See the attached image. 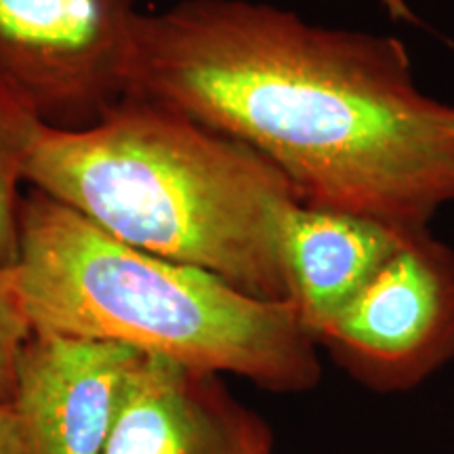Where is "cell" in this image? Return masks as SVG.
I'll use <instances>...</instances> for the list:
<instances>
[{
  "instance_id": "7a4b0ae2",
  "label": "cell",
  "mask_w": 454,
  "mask_h": 454,
  "mask_svg": "<svg viewBox=\"0 0 454 454\" xmlns=\"http://www.w3.org/2000/svg\"><path fill=\"white\" fill-rule=\"evenodd\" d=\"M26 184L129 247L288 301L293 185L251 147L167 106L127 95L93 127H44Z\"/></svg>"
},
{
  "instance_id": "277c9868",
  "label": "cell",
  "mask_w": 454,
  "mask_h": 454,
  "mask_svg": "<svg viewBox=\"0 0 454 454\" xmlns=\"http://www.w3.org/2000/svg\"><path fill=\"white\" fill-rule=\"evenodd\" d=\"M135 0H0V78L44 127H93L129 95Z\"/></svg>"
},
{
  "instance_id": "52a82bcc",
  "label": "cell",
  "mask_w": 454,
  "mask_h": 454,
  "mask_svg": "<svg viewBox=\"0 0 454 454\" xmlns=\"http://www.w3.org/2000/svg\"><path fill=\"white\" fill-rule=\"evenodd\" d=\"M139 351L107 340L32 333L11 404L30 454H104Z\"/></svg>"
},
{
  "instance_id": "3957f363",
  "label": "cell",
  "mask_w": 454,
  "mask_h": 454,
  "mask_svg": "<svg viewBox=\"0 0 454 454\" xmlns=\"http://www.w3.org/2000/svg\"><path fill=\"white\" fill-rule=\"evenodd\" d=\"M17 288L34 333L107 340L274 394L322 381L320 348L293 301L129 247L43 192L20 211Z\"/></svg>"
},
{
  "instance_id": "8992f818",
  "label": "cell",
  "mask_w": 454,
  "mask_h": 454,
  "mask_svg": "<svg viewBox=\"0 0 454 454\" xmlns=\"http://www.w3.org/2000/svg\"><path fill=\"white\" fill-rule=\"evenodd\" d=\"M104 454H276V440L221 374L139 354Z\"/></svg>"
},
{
  "instance_id": "6da1fadb",
  "label": "cell",
  "mask_w": 454,
  "mask_h": 454,
  "mask_svg": "<svg viewBox=\"0 0 454 454\" xmlns=\"http://www.w3.org/2000/svg\"><path fill=\"white\" fill-rule=\"evenodd\" d=\"M129 95L251 147L305 208L414 234L454 204V106L419 87L400 38L181 0L139 13Z\"/></svg>"
},
{
  "instance_id": "9c48e42d",
  "label": "cell",
  "mask_w": 454,
  "mask_h": 454,
  "mask_svg": "<svg viewBox=\"0 0 454 454\" xmlns=\"http://www.w3.org/2000/svg\"><path fill=\"white\" fill-rule=\"evenodd\" d=\"M43 130L41 118L0 78V268L20 261L21 184Z\"/></svg>"
},
{
  "instance_id": "8fae6325",
  "label": "cell",
  "mask_w": 454,
  "mask_h": 454,
  "mask_svg": "<svg viewBox=\"0 0 454 454\" xmlns=\"http://www.w3.org/2000/svg\"><path fill=\"white\" fill-rule=\"evenodd\" d=\"M0 454H30L26 427L13 404L0 402Z\"/></svg>"
},
{
  "instance_id": "ba28073f",
  "label": "cell",
  "mask_w": 454,
  "mask_h": 454,
  "mask_svg": "<svg viewBox=\"0 0 454 454\" xmlns=\"http://www.w3.org/2000/svg\"><path fill=\"white\" fill-rule=\"evenodd\" d=\"M404 236L351 215L293 208L282 236L284 276L311 337L372 280Z\"/></svg>"
},
{
  "instance_id": "30bf717a",
  "label": "cell",
  "mask_w": 454,
  "mask_h": 454,
  "mask_svg": "<svg viewBox=\"0 0 454 454\" xmlns=\"http://www.w3.org/2000/svg\"><path fill=\"white\" fill-rule=\"evenodd\" d=\"M30 317L17 288L15 268H0V402L11 404L17 360L32 337Z\"/></svg>"
},
{
  "instance_id": "5b68a950",
  "label": "cell",
  "mask_w": 454,
  "mask_h": 454,
  "mask_svg": "<svg viewBox=\"0 0 454 454\" xmlns=\"http://www.w3.org/2000/svg\"><path fill=\"white\" fill-rule=\"evenodd\" d=\"M314 339L340 371L377 394L425 383L454 360V251L429 230L406 234Z\"/></svg>"
}]
</instances>
